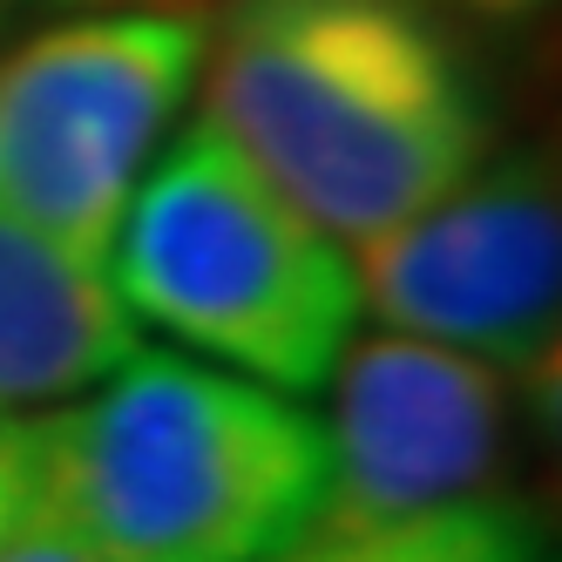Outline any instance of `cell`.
<instances>
[{"instance_id":"1","label":"cell","mask_w":562,"mask_h":562,"mask_svg":"<svg viewBox=\"0 0 562 562\" xmlns=\"http://www.w3.org/2000/svg\"><path fill=\"white\" fill-rule=\"evenodd\" d=\"M211 123L326 237H380L481 170L495 109L434 0H217Z\"/></svg>"},{"instance_id":"2","label":"cell","mask_w":562,"mask_h":562,"mask_svg":"<svg viewBox=\"0 0 562 562\" xmlns=\"http://www.w3.org/2000/svg\"><path fill=\"white\" fill-rule=\"evenodd\" d=\"M42 502L109 562H285L326 502V427L251 380L130 352L42 420Z\"/></svg>"},{"instance_id":"3","label":"cell","mask_w":562,"mask_h":562,"mask_svg":"<svg viewBox=\"0 0 562 562\" xmlns=\"http://www.w3.org/2000/svg\"><path fill=\"white\" fill-rule=\"evenodd\" d=\"M115 299L278 393L326 386L359 318L339 245L217 123H196L115 224Z\"/></svg>"},{"instance_id":"4","label":"cell","mask_w":562,"mask_h":562,"mask_svg":"<svg viewBox=\"0 0 562 562\" xmlns=\"http://www.w3.org/2000/svg\"><path fill=\"white\" fill-rule=\"evenodd\" d=\"M204 61V21L177 8L75 14L0 61V211L109 251L130 190Z\"/></svg>"},{"instance_id":"5","label":"cell","mask_w":562,"mask_h":562,"mask_svg":"<svg viewBox=\"0 0 562 562\" xmlns=\"http://www.w3.org/2000/svg\"><path fill=\"white\" fill-rule=\"evenodd\" d=\"M359 245L352 285L386 326L555 386L562 211L549 156H502Z\"/></svg>"},{"instance_id":"6","label":"cell","mask_w":562,"mask_h":562,"mask_svg":"<svg viewBox=\"0 0 562 562\" xmlns=\"http://www.w3.org/2000/svg\"><path fill=\"white\" fill-rule=\"evenodd\" d=\"M326 502L312 542L474 502L508 448V386L488 359L434 339H359L339 359Z\"/></svg>"},{"instance_id":"7","label":"cell","mask_w":562,"mask_h":562,"mask_svg":"<svg viewBox=\"0 0 562 562\" xmlns=\"http://www.w3.org/2000/svg\"><path fill=\"white\" fill-rule=\"evenodd\" d=\"M136 352V318L95 251L0 211V414L102 386Z\"/></svg>"},{"instance_id":"8","label":"cell","mask_w":562,"mask_h":562,"mask_svg":"<svg viewBox=\"0 0 562 562\" xmlns=\"http://www.w3.org/2000/svg\"><path fill=\"white\" fill-rule=\"evenodd\" d=\"M285 562H549L542 521L521 502H454L414 521H393L373 536H333L305 542Z\"/></svg>"},{"instance_id":"9","label":"cell","mask_w":562,"mask_h":562,"mask_svg":"<svg viewBox=\"0 0 562 562\" xmlns=\"http://www.w3.org/2000/svg\"><path fill=\"white\" fill-rule=\"evenodd\" d=\"M0 562H109L75 521H61L48 502H42V488H34V502H27V515L8 529V542H0Z\"/></svg>"},{"instance_id":"10","label":"cell","mask_w":562,"mask_h":562,"mask_svg":"<svg viewBox=\"0 0 562 562\" xmlns=\"http://www.w3.org/2000/svg\"><path fill=\"white\" fill-rule=\"evenodd\" d=\"M34 488H42V420L0 414V542L27 515Z\"/></svg>"},{"instance_id":"11","label":"cell","mask_w":562,"mask_h":562,"mask_svg":"<svg viewBox=\"0 0 562 562\" xmlns=\"http://www.w3.org/2000/svg\"><path fill=\"white\" fill-rule=\"evenodd\" d=\"M434 8H454V14H474V21H529L549 0H434Z\"/></svg>"},{"instance_id":"12","label":"cell","mask_w":562,"mask_h":562,"mask_svg":"<svg viewBox=\"0 0 562 562\" xmlns=\"http://www.w3.org/2000/svg\"><path fill=\"white\" fill-rule=\"evenodd\" d=\"M143 8H177L183 14V8H196V0H143Z\"/></svg>"},{"instance_id":"13","label":"cell","mask_w":562,"mask_h":562,"mask_svg":"<svg viewBox=\"0 0 562 562\" xmlns=\"http://www.w3.org/2000/svg\"><path fill=\"white\" fill-rule=\"evenodd\" d=\"M0 8H8V0H0Z\"/></svg>"}]
</instances>
